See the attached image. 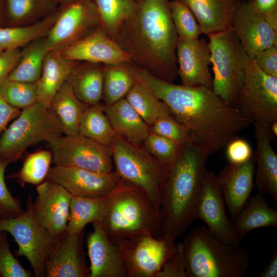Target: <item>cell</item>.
<instances>
[{
    "instance_id": "cell-2",
    "label": "cell",
    "mask_w": 277,
    "mask_h": 277,
    "mask_svg": "<svg viewBox=\"0 0 277 277\" xmlns=\"http://www.w3.org/2000/svg\"><path fill=\"white\" fill-rule=\"evenodd\" d=\"M169 0H138L135 13L122 25L114 41L138 67L169 82L177 76L178 36Z\"/></svg>"
},
{
    "instance_id": "cell-50",
    "label": "cell",
    "mask_w": 277,
    "mask_h": 277,
    "mask_svg": "<svg viewBox=\"0 0 277 277\" xmlns=\"http://www.w3.org/2000/svg\"><path fill=\"white\" fill-rule=\"evenodd\" d=\"M253 8L263 14L277 8V0H251Z\"/></svg>"
},
{
    "instance_id": "cell-39",
    "label": "cell",
    "mask_w": 277,
    "mask_h": 277,
    "mask_svg": "<svg viewBox=\"0 0 277 277\" xmlns=\"http://www.w3.org/2000/svg\"><path fill=\"white\" fill-rule=\"evenodd\" d=\"M0 94L9 104L24 109L37 102L36 83L6 80L0 86Z\"/></svg>"
},
{
    "instance_id": "cell-17",
    "label": "cell",
    "mask_w": 277,
    "mask_h": 277,
    "mask_svg": "<svg viewBox=\"0 0 277 277\" xmlns=\"http://www.w3.org/2000/svg\"><path fill=\"white\" fill-rule=\"evenodd\" d=\"M231 27L250 60L272 46H277V31L253 7L251 0L241 1Z\"/></svg>"
},
{
    "instance_id": "cell-6",
    "label": "cell",
    "mask_w": 277,
    "mask_h": 277,
    "mask_svg": "<svg viewBox=\"0 0 277 277\" xmlns=\"http://www.w3.org/2000/svg\"><path fill=\"white\" fill-rule=\"evenodd\" d=\"M110 147L114 171L121 179L144 191L160 209L168 167L143 146L133 145L116 134Z\"/></svg>"
},
{
    "instance_id": "cell-11",
    "label": "cell",
    "mask_w": 277,
    "mask_h": 277,
    "mask_svg": "<svg viewBox=\"0 0 277 277\" xmlns=\"http://www.w3.org/2000/svg\"><path fill=\"white\" fill-rule=\"evenodd\" d=\"M56 12L55 22L46 36L50 51L60 52L101 25L91 0H66Z\"/></svg>"
},
{
    "instance_id": "cell-20",
    "label": "cell",
    "mask_w": 277,
    "mask_h": 277,
    "mask_svg": "<svg viewBox=\"0 0 277 277\" xmlns=\"http://www.w3.org/2000/svg\"><path fill=\"white\" fill-rule=\"evenodd\" d=\"M177 75L185 86H203L212 88L209 71L211 64L208 42L203 38L178 37L176 50Z\"/></svg>"
},
{
    "instance_id": "cell-26",
    "label": "cell",
    "mask_w": 277,
    "mask_h": 277,
    "mask_svg": "<svg viewBox=\"0 0 277 277\" xmlns=\"http://www.w3.org/2000/svg\"><path fill=\"white\" fill-rule=\"evenodd\" d=\"M78 62L64 57L60 51H49L36 82L37 102L49 108L53 96L68 81Z\"/></svg>"
},
{
    "instance_id": "cell-9",
    "label": "cell",
    "mask_w": 277,
    "mask_h": 277,
    "mask_svg": "<svg viewBox=\"0 0 277 277\" xmlns=\"http://www.w3.org/2000/svg\"><path fill=\"white\" fill-rule=\"evenodd\" d=\"M30 194L26 201V211L15 218L0 217V231L9 233L18 245L16 256H25L29 262L35 277H45L47 260L57 238L51 235L38 223L32 208Z\"/></svg>"
},
{
    "instance_id": "cell-49",
    "label": "cell",
    "mask_w": 277,
    "mask_h": 277,
    "mask_svg": "<svg viewBox=\"0 0 277 277\" xmlns=\"http://www.w3.org/2000/svg\"><path fill=\"white\" fill-rule=\"evenodd\" d=\"M19 109L9 104L0 94V135L8 123L16 118L21 113Z\"/></svg>"
},
{
    "instance_id": "cell-36",
    "label": "cell",
    "mask_w": 277,
    "mask_h": 277,
    "mask_svg": "<svg viewBox=\"0 0 277 277\" xmlns=\"http://www.w3.org/2000/svg\"><path fill=\"white\" fill-rule=\"evenodd\" d=\"M106 196L92 198L72 196L66 231L77 234L85 230L89 223H101L106 210Z\"/></svg>"
},
{
    "instance_id": "cell-52",
    "label": "cell",
    "mask_w": 277,
    "mask_h": 277,
    "mask_svg": "<svg viewBox=\"0 0 277 277\" xmlns=\"http://www.w3.org/2000/svg\"><path fill=\"white\" fill-rule=\"evenodd\" d=\"M262 15L269 26L277 31V8Z\"/></svg>"
},
{
    "instance_id": "cell-46",
    "label": "cell",
    "mask_w": 277,
    "mask_h": 277,
    "mask_svg": "<svg viewBox=\"0 0 277 277\" xmlns=\"http://www.w3.org/2000/svg\"><path fill=\"white\" fill-rule=\"evenodd\" d=\"M225 147L226 156L230 164L244 163L253 155L249 143L246 140L238 136L229 141Z\"/></svg>"
},
{
    "instance_id": "cell-37",
    "label": "cell",
    "mask_w": 277,
    "mask_h": 277,
    "mask_svg": "<svg viewBox=\"0 0 277 277\" xmlns=\"http://www.w3.org/2000/svg\"><path fill=\"white\" fill-rule=\"evenodd\" d=\"M105 104L88 105L79 125V134L102 145L110 146L116 134L104 111Z\"/></svg>"
},
{
    "instance_id": "cell-30",
    "label": "cell",
    "mask_w": 277,
    "mask_h": 277,
    "mask_svg": "<svg viewBox=\"0 0 277 277\" xmlns=\"http://www.w3.org/2000/svg\"><path fill=\"white\" fill-rule=\"evenodd\" d=\"M63 0H4V26L29 25L54 13Z\"/></svg>"
},
{
    "instance_id": "cell-53",
    "label": "cell",
    "mask_w": 277,
    "mask_h": 277,
    "mask_svg": "<svg viewBox=\"0 0 277 277\" xmlns=\"http://www.w3.org/2000/svg\"><path fill=\"white\" fill-rule=\"evenodd\" d=\"M270 134L274 140L277 136V121L271 123L268 127Z\"/></svg>"
},
{
    "instance_id": "cell-40",
    "label": "cell",
    "mask_w": 277,
    "mask_h": 277,
    "mask_svg": "<svg viewBox=\"0 0 277 277\" xmlns=\"http://www.w3.org/2000/svg\"><path fill=\"white\" fill-rule=\"evenodd\" d=\"M171 15L179 38L195 39L202 34L200 26L189 8L182 2L170 1Z\"/></svg>"
},
{
    "instance_id": "cell-5",
    "label": "cell",
    "mask_w": 277,
    "mask_h": 277,
    "mask_svg": "<svg viewBox=\"0 0 277 277\" xmlns=\"http://www.w3.org/2000/svg\"><path fill=\"white\" fill-rule=\"evenodd\" d=\"M187 277H244L249 254L239 247L224 243L205 225L187 233L182 242Z\"/></svg>"
},
{
    "instance_id": "cell-24",
    "label": "cell",
    "mask_w": 277,
    "mask_h": 277,
    "mask_svg": "<svg viewBox=\"0 0 277 277\" xmlns=\"http://www.w3.org/2000/svg\"><path fill=\"white\" fill-rule=\"evenodd\" d=\"M192 12L202 33L208 35L231 27L241 0H177Z\"/></svg>"
},
{
    "instance_id": "cell-32",
    "label": "cell",
    "mask_w": 277,
    "mask_h": 277,
    "mask_svg": "<svg viewBox=\"0 0 277 277\" xmlns=\"http://www.w3.org/2000/svg\"><path fill=\"white\" fill-rule=\"evenodd\" d=\"M56 11L33 24L0 27V51L21 49L36 39L46 36L55 22Z\"/></svg>"
},
{
    "instance_id": "cell-31",
    "label": "cell",
    "mask_w": 277,
    "mask_h": 277,
    "mask_svg": "<svg viewBox=\"0 0 277 277\" xmlns=\"http://www.w3.org/2000/svg\"><path fill=\"white\" fill-rule=\"evenodd\" d=\"M49 51L46 36L31 42L21 50L20 58L8 78L26 83H36Z\"/></svg>"
},
{
    "instance_id": "cell-45",
    "label": "cell",
    "mask_w": 277,
    "mask_h": 277,
    "mask_svg": "<svg viewBox=\"0 0 277 277\" xmlns=\"http://www.w3.org/2000/svg\"><path fill=\"white\" fill-rule=\"evenodd\" d=\"M156 277H187L182 242L174 244Z\"/></svg>"
},
{
    "instance_id": "cell-12",
    "label": "cell",
    "mask_w": 277,
    "mask_h": 277,
    "mask_svg": "<svg viewBox=\"0 0 277 277\" xmlns=\"http://www.w3.org/2000/svg\"><path fill=\"white\" fill-rule=\"evenodd\" d=\"M55 165L78 167L108 172L113 170L110 146L99 144L80 134L59 135L47 142Z\"/></svg>"
},
{
    "instance_id": "cell-27",
    "label": "cell",
    "mask_w": 277,
    "mask_h": 277,
    "mask_svg": "<svg viewBox=\"0 0 277 277\" xmlns=\"http://www.w3.org/2000/svg\"><path fill=\"white\" fill-rule=\"evenodd\" d=\"M231 221L241 241L248 233L256 229L276 227L277 211L269 206L264 194L258 192L249 198Z\"/></svg>"
},
{
    "instance_id": "cell-56",
    "label": "cell",
    "mask_w": 277,
    "mask_h": 277,
    "mask_svg": "<svg viewBox=\"0 0 277 277\" xmlns=\"http://www.w3.org/2000/svg\"><path fill=\"white\" fill-rule=\"evenodd\" d=\"M64 2L66 0H63Z\"/></svg>"
},
{
    "instance_id": "cell-48",
    "label": "cell",
    "mask_w": 277,
    "mask_h": 277,
    "mask_svg": "<svg viewBox=\"0 0 277 277\" xmlns=\"http://www.w3.org/2000/svg\"><path fill=\"white\" fill-rule=\"evenodd\" d=\"M21 55V49L0 51V86L8 78Z\"/></svg>"
},
{
    "instance_id": "cell-15",
    "label": "cell",
    "mask_w": 277,
    "mask_h": 277,
    "mask_svg": "<svg viewBox=\"0 0 277 277\" xmlns=\"http://www.w3.org/2000/svg\"><path fill=\"white\" fill-rule=\"evenodd\" d=\"M46 180L56 183L73 196L104 197L121 180L114 171L101 172L61 165L50 168Z\"/></svg>"
},
{
    "instance_id": "cell-43",
    "label": "cell",
    "mask_w": 277,
    "mask_h": 277,
    "mask_svg": "<svg viewBox=\"0 0 277 277\" xmlns=\"http://www.w3.org/2000/svg\"><path fill=\"white\" fill-rule=\"evenodd\" d=\"M33 272L25 269L10 249L7 232L0 231V277H32Z\"/></svg>"
},
{
    "instance_id": "cell-7",
    "label": "cell",
    "mask_w": 277,
    "mask_h": 277,
    "mask_svg": "<svg viewBox=\"0 0 277 277\" xmlns=\"http://www.w3.org/2000/svg\"><path fill=\"white\" fill-rule=\"evenodd\" d=\"M49 109L37 102L23 109L0 135V161L7 164L19 160L29 146L62 134Z\"/></svg>"
},
{
    "instance_id": "cell-21",
    "label": "cell",
    "mask_w": 277,
    "mask_h": 277,
    "mask_svg": "<svg viewBox=\"0 0 277 277\" xmlns=\"http://www.w3.org/2000/svg\"><path fill=\"white\" fill-rule=\"evenodd\" d=\"M92 224L93 230L86 239L90 277H127L117 244L109 237L101 223Z\"/></svg>"
},
{
    "instance_id": "cell-35",
    "label": "cell",
    "mask_w": 277,
    "mask_h": 277,
    "mask_svg": "<svg viewBox=\"0 0 277 277\" xmlns=\"http://www.w3.org/2000/svg\"><path fill=\"white\" fill-rule=\"evenodd\" d=\"M98 13L101 26L114 40L122 25L136 12L135 0H91Z\"/></svg>"
},
{
    "instance_id": "cell-44",
    "label": "cell",
    "mask_w": 277,
    "mask_h": 277,
    "mask_svg": "<svg viewBox=\"0 0 277 277\" xmlns=\"http://www.w3.org/2000/svg\"><path fill=\"white\" fill-rule=\"evenodd\" d=\"M8 164L0 161V217L15 218L25 212L18 197L12 196L5 181V172Z\"/></svg>"
},
{
    "instance_id": "cell-13",
    "label": "cell",
    "mask_w": 277,
    "mask_h": 277,
    "mask_svg": "<svg viewBox=\"0 0 277 277\" xmlns=\"http://www.w3.org/2000/svg\"><path fill=\"white\" fill-rule=\"evenodd\" d=\"M127 277H156L175 244L144 234L117 242Z\"/></svg>"
},
{
    "instance_id": "cell-25",
    "label": "cell",
    "mask_w": 277,
    "mask_h": 277,
    "mask_svg": "<svg viewBox=\"0 0 277 277\" xmlns=\"http://www.w3.org/2000/svg\"><path fill=\"white\" fill-rule=\"evenodd\" d=\"M104 111L117 135L133 145L143 146L150 132V127L125 98L105 105Z\"/></svg>"
},
{
    "instance_id": "cell-1",
    "label": "cell",
    "mask_w": 277,
    "mask_h": 277,
    "mask_svg": "<svg viewBox=\"0 0 277 277\" xmlns=\"http://www.w3.org/2000/svg\"><path fill=\"white\" fill-rule=\"evenodd\" d=\"M134 73L167 105L171 115L189 131L193 141L210 154L247 128L250 121L234 105L203 86L177 85L133 65Z\"/></svg>"
},
{
    "instance_id": "cell-19",
    "label": "cell",
    "mask_w": 277,
    "mask_h": 277,
    "mask_svg": "<svg viewBox=\"0 0 277 277\" xmlns=\"http://www.w3.org/2000/svg\"><path fill=\"white\" fill-rule=\"evenodd\" d=\"M60 53L66 58L79 62L103 65L133 63L130 56L106 34L101 25Z\"/></svg>"
},
{
    "instance_id": "cell-18",
    "label": "cell",
    "mask_w": 277,
    "mask_h": 277,
    "mask_svg": "<svg viewBox=\"0 0 277 277\" xmlns=\"http://www.w3.org/2000/svg\"><path fill=\"white\" fill-rule=\"evenodd\" d=\"M85 235V230L77 234L66 230L57 237L46 263V277H90L83 247Z\"/></svg>"
},
{
    "instance_id": "cell-3",
    "label": "cell",
    "mask_w": 277,
    "mask_h": 277,
    "mask_svg": "<svg viewBox=\"0 0 277 277\" xmlns=\"http://www.w3.org/2000/svg\"><path fill=\"white\" fill-rule=\"evenodd\" d=\"M209 155L206 149L191 141L181 147L168 167L160 207L162 237L175 242L196 220V207Z\"/></svg>"
},
{
    "instance_id": "cell-51",
    "label": "cell",
    "mask_w": 277,
    "mask_h": 277,
    "mask_svg": "<svg viewBox=\"0 0 277 277\" xmlns=\"http://www.w3.org/2000/svg\"><path fill=\"white\" fill-rule=\"evenodd\" d=\"M261 277L277 276V253L274 251L272 254L270 261L266 266L260 274Z\"/></svg>"
},
{
    "instance_id": "cell-55",
    "label": "cell",
    "mask_w": 277,
    "mask_h": 277,
    "mask_svg": "<svg viewBox=\"0 0 277 277\" xmlns=\"http://www.w3.org/2000/svg\"><path fill=\"white\" fill-rule=\"evenodd\" d=\"M135 1L137 2L138 0H135Z\"/></svg>"
},
{
    "instance_id": "cell-4",
    "label": "cell",
    "mask_w": 277,
    "mask_h": 277,
    "mask_svg": "<svg viewBox=\"0 0 277 277\" xmlns=\"http://www.w3.org/2000/svg\"><path fill=\"white\" fill-rule=\"evenodd\" d=\"M101 224L114 242L144 234L162 237L160 209L144 191L121 179L106 196Z\"/></svg>"
},
{
    "instance_id": "cell-23",
    "label": "cell",
    "mask_w": 277,
    "mask_h": 277,
    "mask_svg": "<svg viewBox=\"0 0 277 277\" xmlns=\"http://www.w3.org/2000/svg\"><path fill=\"white\" fill-rule=\"evenodd\" d=\"M253 126L256 141L254 182L259 193L269 194L277 202V154L271 144L274 139L268 128Z\"/></svg>"
},
{
    "instance_id": "cell-47",
    "label": "cell",
    "mask_w": 277,
    "mask_h": 277,
    "mask_svg": "<svg viewBox=\"0 0 277 277\" xmlns=\"http://www.w3.org/2000/svg\"><path fill=\"white\" fill-rule=\"evenodd\" d=\"M266 73L277 77V46H272L258 53L252 60Z\"/></svg>"
},
{
    "instance_id": "cell-14",
    "label": "cell",
    "mask_w": 277,
    "mask_h": 277,
    "mask_svg": "<svg viewBox=\"0 0 277 277\" xmlns=\"http://www.w3.org/2000/svg\"><path fill=\"white\" fill-rule=\"evenodd\" d=\"M225 204L214 173L207 170L196 207V220L203 221L208 230L221 241L239 245L241 240L227 215Z\"/></svg>"
},
{
    "instance_id": "cell-42",
    "label": "cell",
    "mask_w": 277,
    "mask_h": 277,
    "mask_svg": "<svg viewBox=\"0 0 277 277\" xmlns=\"http://www.w3.org/2000/svg\"><path fill=\"white\" fill-rule=\"evenodd\" d=\"M150 131L168 138L181 147L192 141L188 130L171 115L158 118L150 126Z\"/></svg>"
},
{
    "instance_id": "cell-38",
    "label": "cell",
    "mask_w": 277,
    "mask_h": 277,
    "mask_svg": "<svg viewBox=\"0 0 277 277\" xmlns=\"http://www.w3.org/2000/svg\"><path fill=\"white\" fill-rule=\"evenodd\" d=\"M51 163L52 155L50 150L35 151L27 156L18 172L8 177L15 180L22 188L26 184L37 186L46 180Z\"/></svg>"
},
{
    "instance_id": "cell-29",
    "label": "cell",
    "mask_w": 277,
    "mask_h": 277,
    "mask_svg": "<svg viewBox=\"0 0 277 277\" xmlns=\"http://www.w3.org/2000/svg\"><path fill=\"white\" fill-rule=\"evenodd\" d=\"M67 82L81 102L88 105L96 104L103 98L104 65L78 62Z\"/></svg>"
},
{
    "instance_id": "cell-28",
    "label": "cell",
    "mask_w": 277,
    "mask_h": 277,
    "mask_svg": "<svg viewBox=\"0 0 277 277\" xmlns=\"http://www.w3.org/2000/svg\"><path fill=\"white\" fill-rule=\"evenodd\" d=\"M88 105L81 102L66 82L53 96L49 110L66 135L79 134L78 128L84 111Z\"/></svg>"
},
{
    "instance_id": "cell-16",
    "label": "cell",
    "mask_w": 277,
    "mask_h": 277,
    "mask_svg": "<svg viewBox=\"0 0 277 277\" xmlns=\"http://www.w3.org/2000/svg\"><path fill=\"white\" fill-rule=\"evenodd\" d=\"M32 203L34 215L49 234L57 238L66 230L72 195L60 185L46 180L36 186Z\"/></svg>"
},
{
    "instance_id": "cell-8",
    "label": "cell",
    "mask_w": 277,
    "mask_h": 277,
    "mask_svg": "<svg viewBox=\"0 0 277 277\" xmlns=\"http://www.w3.org/2000/svg\"><path fill=\"white\" fill-rule=\"evenodd\" d=\"M208 36L213 72L212 89L234 105L249 58L231 27Z\"/></svg>"
},
{
    "instance_id": "cell-33",
    "label": "cell",
    "mask_w": 277,
    "mask_h": 277,
    "mask_svg": "<svg viewBox=\"0 0 277 277\" xmlns=\"http://www.w3.org/2000/svg\"><path fill=\"white\" fill-rule=\"evenodd\" d=\"M136 78L125 98L149 127L160 117L171 115L167 105L149 87Z\"/></svg>"
},
{
    "instance_id": "cell-22",
    "label": "cell",
    "mask_w": 277,
    "mask_h": 277,
    "mask_svg": "<svg viewBox=\"0 0 277 277\" xmlns=\"http://www.w3.org/2000/svg\"><path fill=\"white\" fill-rule=\"evenodd\" d=\"M255 166L253 155L243 164L229 163L215 175L231 220L250 197L254 183Z\"/></svg>"
},
{
    "instance_id": "cell-10",
    "label": "cell",
    "mask_w": 277,
    "mask_h": 277,
    "mask_svg": "<svg viewBox=\"0 0 277 277\" xmlns=\"http://www.w3.org/2000/svg\"><path fill=\"white\" fill-rule=\"evenodd\" d=\"M234 105L253 125L268 128L277 121V77L249 59Z\"/></svg>"
},
{
    "instance_id": "cell-41",
    "label": "cell",
    "mask_w": 277,
    "mask_h": 277,
    "mask_svg": "<svg viewBox=\"0 0 277 277\" xmlns=\"http://www.w3.org/2000/svg\"><path fill=\"white\" fill-rule=\"evenodd\" d=\"M142 146L152 156L167 167L175 160L182 147L168 138L151 132Z\"/></svg>"
},
{
    "instance_id": "cell-54",
    "label": "cell",
    "mask_w": 277,
    "mask_h": 277,
    "mask_svg": "<svg viewBox=\"0 0 277 277\" xmlns=\"http://www.w3.org/2000/svg\"><path fill=\"white\" fill-rule=\"evenodd\" d=\"M5 5L4 0H0V27L4 26Z\"/></svg>"
},
{
    "instance_id": "cell-34",
    "label": "cell",
    "mask_w": 277,
    "mask_h": 277,
    "mask_svg": "<svg viewBox=\"0 0 277 277\" xmlns=\"http://www.w3.org/2000/svg\"><path fill=\"white\" fill-rule=\"evenodd\" d=\"M132 63L104 65L103 98L110 105L125 98L136 78Z\"/></svg>"
}]
</instances>
